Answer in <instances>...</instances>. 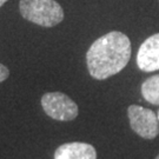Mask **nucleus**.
I'll return each mask as SVG.
<instances>
[{
    "label": "nucleus",
    "instance_id": "obj_7",
    "mask_svg": "<svg viewBox=\"0 0 159 159\" xmlns=\"http://www.w3.org/2000/svg\"><path fill=\"white\" fill-rule=\"evenodd\" d=\"M143 98L152 105H159V74H154L143 83Z\"/></svg>",
    "mask_w": 159,
    "mask_h": 159
},
{
    "label": "nucleus",
    "instance_id": "obj_2",
    "mask_svg": "<svg viewBox=\"0 0 159 159\" xmlns=\"http://www.w3.org/2000/svg\"><path fill=\"white\" fill-rule=\"evenodd\" d=\"M24 19L43 27H53L64 19L63 7L54 0H20Z\"/></svg>",
    "mask_w": 159,
    "mask_h": 159
},
{
    "label": "nucleus",
    "instance_id": "obj_9",
    "mask_svg": "<svg viewBox=\"0 0 159 159\" xmlns=\"http://www.w3.org/2000/svg\"><path fill=\"white\" fill-rule=\"evenodd\" d=\"M6 1H7V0H0V7H1V6L4 5V4H5Z\"/></svg>",
    "mask_w": 159,
    "mask_h": 159
},
{
    "label": "nucleus",
    "instance_id": "obj_3",
    "mask_svg": "<svg viewBox=\"0 0 159 159\" xmlns=\"http://www.w3.org/2000/svg\"><path fill=\"white\" fill-rule=\"evenodd\" d=\"M41 106L52 119L71 121L79 113L78 105L63 92H48L41 98Z\"/></svg>",
    "mask_w": 159,
    "mask_h": 159
},
{
    "label": "nucleus",
    "instance_id": "obj_5",
    "mask_svg": "<svg viewBox=\"0 0 159 159\" xmlns=\"http://www.w3.org/2000/svg\"><path fill=\"white\" fill-rule=\"evenodd\" d=\"M137 65L144 72L159 70V33H156L143 43L137 53Z\"/></svg>",
    "mask_w": 159,
    "mask_h": 159
},
{
    "label": "nucleus",
    "instance_id": "obj_6",
    "mask_svg": "<svg viewBox=\"0 0 159 159\" xmlns=\"http://www.w3.org/2000/svg\"><path fill=\"white\" fill-rule=\"evenodd\" d=\"M54 159H97V151L87 143H66L56 150Z\"/></svg>",
    "mask_w": 159,
    "mask_h": 159
},
{
    "label": "nucleus",
    "instance_id": "obj_11",
    "mask_svg": "<svg viewBox=\"0 0 159 159\" xmlns=\"http://www.w3.org/2000/svg\"><path fill=\"white\" fill-rule=\"evenodd\" d=\"M157 117H158V120H159V111H158V116H157Z\"/></svg>",
    "mask_w": 159,
    "mask_h": 159
},
{
    "label": "nucleus",
    "instance_id": "obj_1",
    "mask_svg": "<svg viewBox=\"0 0 159 159\" xmlns=\"http://www.w3.org/2000/svg\"><path fill=\"white\" fill-rule=\"evenodd\" d=\"M131 52L130 39L121 32L112 31L98 38L86 53L91 77L104 80L119 73L130 61Z\"/></svg>",
    "mask_w": 159,
    "mask_h": 159
},
{
    "label": "nucleus",
    "instance_id": "obj_8",
    "mask_svg": "<svg viewBox=\"0 0 159 159\" xmlns=\"http://www.w3.org/2000/svg\"><path fill=\"white\" fill-rule=\"evenodd\" d=\"M8 75H10V71H8V68L6 67L5 65L0 64V83L5 81V80L8 78Z\"/></svg>",
    "mask_w": 159,
    "mask_h": 159
},
{
    "label": "nucleus",
    "instance_id": "obj_4",
    "mask_svg": "<svg viewBox=\"0 0 159 159\" xmlns=\"http://www.w3.org/2000/svg\"><path fill=\"white\" fill-rule=\"evenodd\" d=\"M131 129L144 139H154L159 133V120L152 110L138 105L127 108Z\"/></svg>",
    "mask_w": 159,
    "mask_h": 159
},
{
    "label": "nucleus",
    "instance_id": "obj_10",
    "mask_svg": "<svg viewBox=\"0 0 159 159\" xmlns=\"http://www.w3.org/2000/svg\"><path fill=\"white\" fill-rule=\"evenodd\" d=\"M156 159H159V154L157 156V157H156Z\"/></svg>",
    "mask_w": 159,
    "mask_h": 159
}]
</instances>
